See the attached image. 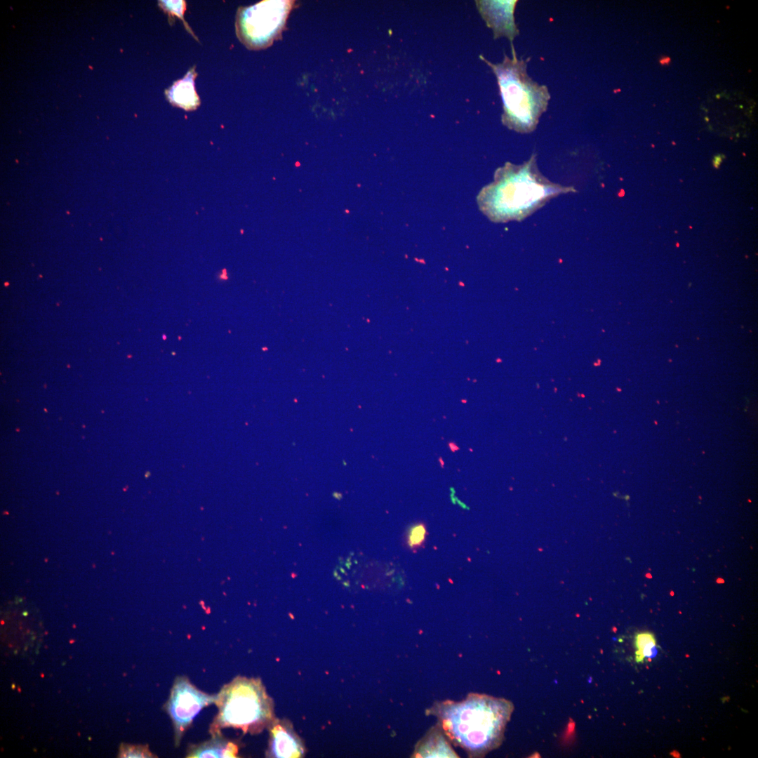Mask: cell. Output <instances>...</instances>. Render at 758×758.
Segmentation results:
<instances>
[{
	"label": "cell",
	"mask_w": 758,
	"mask_h": 758,
	"mask_svg": "<svg viewBox=\"0 0 758 758\" xmlns=\"http://www.w3.org/2000/svg\"><path fill=\"white\" fill-rule=\"evenodd\" d=\"M517 1H477L478 10L488 27L493 32L494 38L507 37L511 43L519 34L514 22V11Z\"/></svg>",
	"instance_id": "obj_7"
},
{
	"label": "cell",
	"mask_w": 758,
	"mask_h": 758,
	"mask_svg": "<svg viewBox=\"0 0 758 758\" xmlns=\"http://www.w3.org/2000/svg\"><path fill=\"white\" fill-rule=\"evenodd\" d=\"M196 75L195 70L190 69L182 79L166 91V95L172 105L185 110H194L199 107L200 100L194 87Z\"/></svg>",
	"instance_id": "obj_11"
},
{
	"label": "cell",
	"mask_w": 758,
	"mask_h": 758,
	"mask_svg": "<svg viewBox=\"0 0 758 758\" xmlns=\"http://www.w3.org/2000/svg\"><path fill=\"white\" fill-rule=\"evenodd\" d=\"M573 187L550 182L540 173L536 155L521 165L506 162L495 171L494 180L484 187L477 200L480 211L492 222L521 221L560 194Z\"/></svg>",
	"instance_id": "obj_2"
},
{
	"label": "cell",
	"mask_w": 758,
	"mask_h": 758,
	"mask_svg": "<svg viewBox=\"0 0 758 758\" xmlns=\"http://www.w3.org/2000/svg\"><path fill=\"white\" fill-rule=\"evenodd\" d=\"M160 6L163 9L167 11L171 15H178L182 20L183 13L185 9V1H161Z\"/></svg>",
	"instance_id": "obj_14"
},
{
	"label": "cell",
	"mask_w": 758,
	"mask_h": 758,
	"mask_svg": "<svg viewBox=\"0 0 758 758\" xmlns=\"http://www.w3.org/2000/svg\"><path fill=\"white\" fill-rule=\"evenodd\" d=\"M270 731L266 756L268 757H300L305 747L290 722L274 719L268 727Z\"/></svg>",
	"instance_id": "obj_8"
},
{
	"label": "cell",
	"mask_w": 758,
	"mask_h": 758,
	"mask_svg": "<svg viewBox=\"0 0 758 758\" xmlns=\"http://www.w3.org/2000/svg\"><path fill=\"white\" fill-rule=\"evenodd\" d=\"M512 58L505 54L503 61L493 64L482 55L495 74L503 103L502 123L520 133L533 132L550 99L547 87L533 81L526 71V60H519L512 44Z\"/></svg>",
	"instance_id": "obj_3"
},
{
	"label": "cell",
	"mask_w": 758,
	"mask_h": 758,
	"mask_svg": "<svg viewBox=\"0 0 758 758\" xmlns=\"http://www.w3.org/2000/svg\"><path fill=\"white\" fill-rule=\"evenodd\" d=\"M448 446L452 452H455L459 449V447L457 446V444L452 441L448 442Z\"/></svg>",
	"instance_id": "obj_16"
},
{
	"label": "cell",
	"mask_w": 758,
	"mask_h": 758,
	"mask_svg": "<svg viewBox=\"0 0 758 758\" xmlns=\"http://www.w3.org/2000/svg\"><path fill=\"white\" fill-rule=\"evenodd\" d=\"M722 159L721 156H716L714 159L713 164L715 167H717L722 162Z\"/></svg>",
	"instance_id": "obj_17"
},
{
	"label": "cell",
	"mask_w": 758,
	"mask_h": 758,
	"mask_svg": "<svg viewBox=\"0 0 758 758\" xmlns=\"http://www.w3.org/2000/svg\"><path fill=\"white\" fill-rule=\"evenodd\" d=\"M670 58H667V57H664V58H661V59L660 60V64H661V65H668V64L670 63Z\"/></svg>",
	"instance_id": "obj_18"
},
{
	"label": "cell",
	"mask_w": 758,
	"mask_h": 758,
	"mask_svg": "<svg viewBox=\"0 0 758 758\" xmlns=\"http://www.w3.org/2000/svg\"><path fill=\"white\" fill-rule=\"evenodd\" d=\"M427 526L423 521L411 524L406 532L404 544L411 551H416L424 546L427 538Z\"/></svg>",
	"instance_id": "obj_12"
},
{
	"label": "cell",
	"mask_w": 758,
	"mask_h": 758,
	"mask_svg": "<svg viewBox=\"0 0 758 758\" xmlns=\"http://www.w3.org/2000/svg\"><path fill=\"white\" fill-rule=\"evenodd\" d=\"M514 710L505 698L471 693L461 701H437L426 710L435 716L445 735L470 757H483L503 743Z\"/></svg>",
	"instance_id": "obj_1"
},
{
	"label": "cell",
	"mask_w": 758,
	"mask_h": 758,
	"mask_svg": "<svg viewBox=\"0 0 758 758\" xmlns=\"http://www.w3.org/2000/svg\"><path fill=\"white\" fill-rule=\"evenodd\" d=\"M411 757H459L441 726H432L415 745Z\"/></svg>",
	"instance_id": "obj_9"
},
{
	"label": "cell",
	"mask_w": 758,
	"mask_h": 758,
	"mask_svg": "<svg viewBox=\"0 0 758 758\" xmlns=\"http://www.w3.org/2000/svg\"><path fill=\"white\" fill-rule=\"evenodd\" d=\"M120 755L121 757H154L147 746L122 745Z\"/></svg>",
	"instance_id": "obj_13"
},
{
	"label": "cell",
	"mask_w": 758,
	"mask_h": 758,
	"mask_svg": "<svg viewBox=\"0 0 758 758\" xmlns=\"http://www.w3.org/2000/svg\"><path fill=\"white\" fill-rule=\"evenodd\" d=\"M214 704L218 712L209 726L211 736L228 728L260 733L275 719L274 701L260 678L236 677L221 688Z\"/></svg>",
	"instance_id": "obj_4"
},
{
	"label": "cell",
	"mask_w": 758,
	"mask_h": 758,
	"mask_svg": "<svg viewBox=\"0 0 758 758\" xmlns=\"http://www.w3.org/2000/svg\"><path fill=\"white\" fill-rule=\"evenodd\" d=\"M293 2L267 0L239 8L235 22L239 39L250 49L270 46L281 36Z\"/></svg>",
	"instance_id": "obj_5"
},
{
	"label": "cell",
	"mask_w": 758,
	"mask_h": 758,
	"mask_svg": "<svg viewBox=\"0 0 758 758\" xmlns=\"http://www.w3.org/2000/svg\"><path fill=\"white\" fill-rule=\"evenodd\" d=\"M635 646L637 649L636 652H639L646 647L655 646V638L649 632L639 633L635 637Z\"/></svg>",
	"instance_id": "obj_15"
},
{
	"label": "cell",
	"mask_w": 758,
	"mask_h": 758,
	"mask_svg": "<svg viewBox=\"0 0 758 758\" xmlns=\"http://www.w3.org/2000/svg\"><path fill=\"white\" fill-rule=\"evenodd\" d=\"M215 696L197 689L185 676L175 677L165 705L172 722L175 747L180 745L185 732L201 710L214 703Z\"/></svg>",
	"instance_id": "obj_6"
},
{
	"label": "cell",
	"mask_w": 758,
	"mask_h": 758,
	"mask_svg": "<svg viewBox=\"0 0 758 758\" xmlns=\"http://www.w3.org/2000/svg\"><path fill=\"white\" fill-rule=\"evenodd\" d=\"M239 745L234 741L225 738L222 733L211 736V738L199 744L190 745L186 757L211 758V757H237Z\"/></svg>",
	"instance_id": "obj_10"
}]
</instances>
